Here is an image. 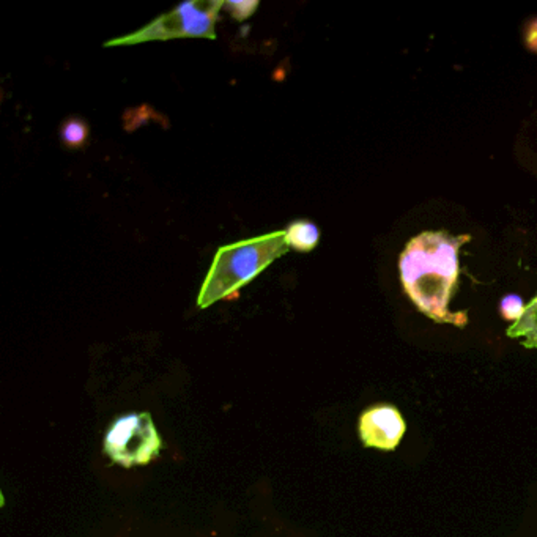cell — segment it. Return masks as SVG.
<instances>
[{"label":"cell","instance_id":"obj_10","mask_svg":"<svg viewBox=\"0 0 537 537\" xmlns=\"http://www.w3.org/2000/svg\"><path fill=\"white\" fill-rule=\"evenodd\" d=\"M525 309H526V306L523 304V300L518 295H508V296H504L502 300V304H500L502 317L504 320H508V322H518L522 318L523 314H525Z\"/></svg>","mask_w":537,"mask_h":537},{"label":"cell","instance_id":"obj_1","mask_svg":"<svg viewBox=\"0 0 537 537\" xmlns=\"http://www.w3.org/2000/svg\"><path fill=\"white\" fill-rule=\"evenodd\" d=\"M470 235L454 237L448 232H423L411 238L399 258L405 294L416 308L437 323H451L464 328L468 312H452V295L460 276V248Z\"/></svg>","mask_w":537,"mask_h":537},{"label":"cell","instance_id":"obj_9","mask_svg":"<svg viewBox=\"0 0 537 537\" xmlns=\"http://www.w3.org/2000/svg\"><path fill=\"white\" fill-rule=\"evenodd\" d=\"M258 5H260L258 0H227V2H224V8L235 21H244V19L251 18L256 13Z\"/></svg>","mask_w":537,"mask_h":537},{"label":"cell","instance_id":"obj_2","mask_svg":"<svg viewBox=\"0 0 537 537\" xmlns=\"http://www.w3.org/2000/svg\"><path fill=\"white\" fill-rule=\"evenodd\" d=\"M287 251L288 246L284 230L221 246L202 284L197 306L207 309L218 301L238 296L242 287L256 280Z\"/></svg>","mask_w":537,"mask_h":537},{"label":"cell","instance_id":"obj_5","mask_svg":"<svg viewBox=\"0 0 537 537\" xmlns=\"http://www.w3.org/2000/svg\"><path fill=\"white\" fill-rule=\"evenodd\" d=\"M405 430V419L393 405H375L359 418V437L363 443L380 451H395Z\"/></svg>","mask_w":537,"mask_h":537},{"label":"cell","instance_id":"obj_11","mask_svg":"<svg viewBox=\"0 0 537 537\" xmlns=\"http://www.w3.org/2000/svg\"><path fill=\"white\" fill-rule=\"evenodd\" d=\"M523 38H525L526 48H528L531 52H537V18H533V19L526 24Z\"/></svg>","mask_w":537,"mask_h":537},{"label":"cell","instance_id":"obj_6","mask_svg":"<svg viewBox=\"0 0 537 537\" xmlns=\"http://www.w3.org/2000/svg\"><path fill=\"white\" fill-rule=\"evenodd\" d=\"M284 232L287 246L295 251H314L320 242V230L314 222L306 219L290 222Z\"/></svg>","mask_w":537,"mask_h":537},{"label":"cell","instance_id":"obj_4","mask_svg":"<svg viewBox=\"0 0 537 537\" xmlns=\"http://www.w3.org/2000/svg\"><path fill=\"white\" fill-rule=\"evenodd\" d=\"M163 440L149 413L122 416L109 429L104 452L114 464L147 465L163 451Z\"/></svg>","mask_w":537,"mask_h":537},{"label":"cell","instance_id":"obj_3","mask_svg":"<svg viewBox=\"0 0 537 537\" xmlns=\"http://www.w3.org/2000/svg\"><path fill=\"white\" fill-rule=\"evenodd\" d=\"M224 8L222 0L185 2L173 12L158 16L141 30L119 36L106 43L111 46H131L147 42H165L173 38H207L216 40V22Z\"/></svg>","mask_w":537,"mask_h":537},{"label":"cell","instance_id":"obj_8","mask_svg":"<svg viewBox=\"0 0 537 537\" xmlns=\"http://www.w3.org/2000/svg\"><path fill=\"white\" fill-rule=\"evenodd\" d=\"M88 134H90V128L80 117H70L60 127L62 145L70 150L82 149L88 141Z\"/></svg>","mask_w":537,"mask_h":537},{"label":"cell","instance_id":"obj_7","mask_svg":"<svg viewBox=\"0 0 537 537\" xmlns=\"http://www.w3.org/2000/svg\"><path fill=\"white\" fill-rule=\"evenodd\" d=\"M506 334L512 339H523V347L526 349H537V296L526 306L522 318L510 325Z\"/></svg>","mask_w":537,"mask_h":537}]
</instances>
